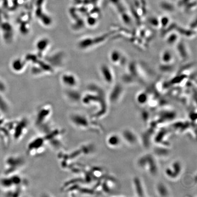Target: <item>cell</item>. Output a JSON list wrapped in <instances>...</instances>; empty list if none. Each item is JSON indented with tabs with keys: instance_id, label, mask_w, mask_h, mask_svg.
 Returning <instances> with one entry per match:
<instances>
[{
	"instance_id": "6da1fadb",
	"label": "cell",
	"mask_w": 197,
	"mask_h": 197,
	"mask_svg": "<svg viewBox=\"0 0 197 197\" xmlns=\"http://www.w3.org/2000/svg\"><path fill=\"white\" fill-rule=\"evenodd\" d=\"M29 126L28 119L26 118H22L8 123V129L13 139L19 141L27 134Z\"/></svg>"
},
{
	"instance_id": "7a4b0ae2",
	"label": "cell",
	"mask_w": 197,
	"mask_h": 197,
	"mask_svg": "<svg viewBox=\"0 0 197 197\" xmlns=\"http://www.w3.org/2000/svg\"><path fill=\"white\" fill-rule=\"evenodd\" d=\"M26 161L23 157L19 155H12L7 157L5 160V174H15L25 166Z\"/></svg>"
},
{
	"instance_id": "3957f363",
	"label": "cell",
	"mask_w": 197,
	"mask_h": 197,
	"mask_svg": "<svg viewBox=\"0 0 197 197\" xmlns=\"http://www.w3.org/2000/svg\"><path fill=\"white\" fill-rule=\"evenodd\" d=\"M48 145L43 136L33 138L27 146V153L29 156L35 157L43 154Z\"/></svg>"
},
{
	"instance_id": "277c9868",
	"label": "cell",
	"mask_w": 197,
	"mask_h": 197,
	"mask_svg": "<svg viewBox=\"0 0 197 197\" xmlns=\"http://www.w3.org/2000/svg\"><path fill=\"white\" fill-rule=\"evenodd\" d=\"M69 118L72 125L78 129L87 131L90 128V119L83 113L73 112L69 115Z\"/></svg>"
},
{
	"instance_id": "5b68a950",
	"label": "cell",
	"mask_w": 197,
	"mask_h": 197,
	"mask_svg": "<svg viewBox=\"0 0 197 197\" xmlns=\"http://www.w3.org/2000/svg\"><path fill=\"white\" fill-rule=\"evenodd\" d=\"M52 108L49 105H43L38 109L35 117V125L39 129L48 125V122L53 114Z\"/></svg>"
},
{
	"instance_id": "8992f818",
	"label": "cell",
	"mask_w": 197,
	"mask_h": 197,
	"mask_svg": "<svg viewBox=\"0 0 197 197\" xmlns=\"http://www.w3.org/2000/svg\"><path fill=\"white\" fill-rule=\"evenodd\" d=\"M109 59L111 63L116 65H123L127 62V58L122 52L117 49L110 51Z\"/></svg>"
},
{
	"instance_id": "52a82bcc",
	"label": "cell",
	"mask_w": 197,
	"mask_h": 197,
	"mask_svg": "<svg viewBox=\"0 0 197 197\" xmlns=\"http://www.w3.org/2000/svg\"><path fill=\"white\" fill-rule=\"evenodd\" d=\"M100 72L104 81L107 84H114L115 75L112 69L106 64L102 65L100 68Z\"/></svg>"
},
{
	"instance_id": "ba28073f",
	"label": "cell",
	"mask_w": 197,
	"mask_h": 197,
	"mask_svg": "<svg viewBox=\"0 0 197 197\" xmlns=\"http://www.w3.org/2000/svg\"><path fill=\"white\" fill-rule=\"evenodd\" d=\"M174 60V55L170 50H164L161 53L160 61L163 65H171Z\"/></svg>"
},
{
	"instance_id": "9c48e42d",
	"label": "cell",
	"mask_w": 197,
	"mask_h": 197,
	"mask_svg": "<svg viewBox=\"0 0 197 197\" xmlns=\"http://www.w3.org/2000/svg\"><path fill=\"white\" fill-rule=\"evenodd\" d=\"M120 139L117 135H111L108 138L107 142L110 147H117L120 144Z\"/></svg>"
},
{
	"instance_id": "30bf717a",
	"label": "cell",
	"mask_w": 197,
	"mask_h": 197,
	"mask_svg": "<svg viewBox=\"0 0 197 197\" xmlns=\"http://www.w3.org/2000/svg\"><path fill=\"white\" fill-rule=\"evenodd\" d=\"M178 34L176 32L170 33L166 38V42L170 45H174L178 43Z\"/></svg>"
},
{
	"instance_id": "8fae6325",
	"label": "cell",
	"mask_w": 197,
	"mask_h": 197,
	"mask_svg": "<svg viewBox=\"0 0 197 197\" xmlns=\"http://www.w3.org/2000/svg\"><path fill=\"white\" fill-rule=\"evenodd\" d=\"M178 47L177 50L180 56L183 59H186V58L188 57L189 54L184 44L182 43H179V44H178Z\"/></svg>"
},
{
	"instance_id": "7c38bea8",
	"label": "cell",
	"mask_w": 197,
	"mask_h": 197,
	"mask_svg": "<svg viewBox=\"0 0 197 197\" xmlns=\"http://www.w3.org/2000/svg\"><path fill=\"white\" fill-rule=\"evenodd\" d=\"M160 7L166 12H172L175 10V7L173 4L168 2H162L161 3Z\"/></svg>"
},
{
	"instance_id": "4fadbf2b",
	"label": "cell",
	"mask_w": 197,
	"mask_h": 197,
	"mask_svg": "<svg viewBox=\"0 0 197 197\" xmlns=\"http://www.w3.org/2000/svg\"><path fill=\"white\" fill-rule=\"evenodd\" d=\"M137 100L138 103L141 104H144L148 100V94L145 92H141L138 94L137 97Z\"/></svg>"
},
{
	"instance_id": "5bb4252c",
	"label": "cell",
	"mask_w": 197,
	"mask_h": 197,
	"mask_svg": "<svg viewBox=\"0 0 197 197\" xmlns=\"http://www.w3.org/2000/svg\"><path fill=\"white\" fill-rule=\"evenodd\" d=\"M159 22L160 28H165L169 24L170 20L168 17L164 16L160 19Z\"/></svg>"
},
{
	"instance_id": "9a60e30c",
	"label": "cell",
	"mask_w": 197,
	"mask_h": 197,
	"mask_svg": "<svg viewBox=\"0 0 197 197\" xmlns=\"http://www.w3.org/2000/svg\"><path fill=\"white\" fill-rule=\"evenodd\" d=\"M149 24L155 28H160L159 19L155 17H151L148 19Z\"/></svg>"
},
{
	"instance_id": "2e32d148",
	"label": "cell",
	"mask_w": 197,
	"mask_h": 197,
	"mask_svg": "<svg viewBox=\"0 0 197 197\" xmlns=\"http://www.w3.org/2000/svg\"><path fill=\"white\" fill-rule=\"evenodd\" d=\"M190 2V0H180L178 5L180 6H186Z\"/></svg>"
}]
</instances>
